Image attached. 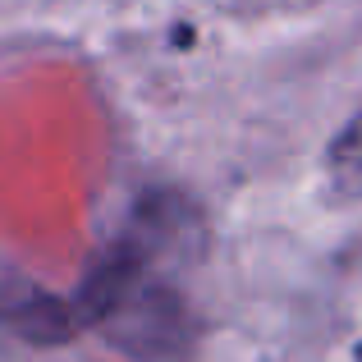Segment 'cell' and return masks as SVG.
I'll list each match as a JSON object with an SVG mask.
<instances>
[{
	"label": "cell",
	"instance_id": "1",
	"mask_svg": "<svg viewBox=\"0 0 362 362\" xmlns=\"http://www.w3.org/2000/svg\"><path fill=\"white\" fill-rule=\"evenodd\" d=\"M326 175L344 193H362V110L335 133V142L326 151Z\"/></svg>",
	"mask_w": 362,
	"mask_h": 362
},
{
	"label": "cell",
	"instance_id": "2",
	"mask_svg": "<svg viewBox=\"0 0 362 362\" xmlns=\"http://www.w3.org/2000/svg\"><path fill=\"white\" fill-rule=\"evenodd\" d=\"M354 362H362V349H358V354H354Z\"/></svg>",
	"mask_w": 362,
	"mask_h": 362
}]
</instances>
